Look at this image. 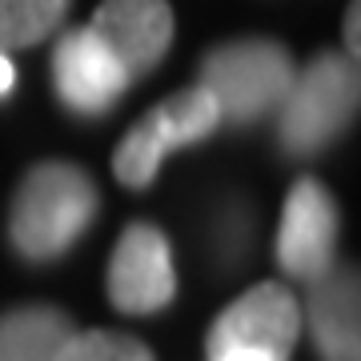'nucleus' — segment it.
I'll list each match as a JSON object with an SVG mask.
<instances>
[{
    "instance_id": "f257e3e1",
    "label": "nucleus",
    "mask_w": 361,
    "mask_h": 361,
    "mask_svg": "<svg viewBox=\"0 0 361 361\" xmlns=\"http://www.w3.org/2000/svg\"><path fill=\"white\" fill-rule=\"evenodd\" d=\"M97 217V185L80 165L40 161L28 169L8 213V237L25 261H56Z\"/></svg>"
},
{
    "instance_id": "f03ea898",
    "label": "nucleus",
    "mask_w": 361,
    "mask_h": 361,
    "mask_svg": "<svg viewBox=\"0 0 361 361\" xmlns=\"http://www.w3.org/2000/svg\"><path fill=\"white\" fill-rule=\"evenodd\" d=\"M357 116V65L341 52H322L293 73L277 104V141L289 157H313L334 145Z\"/></svg>"
},
{
    "instance_id": "7ed1b4c3",
    "label": "nucleus",
    "mask_w": 361,
    "mask_h": 361,
    "mask_svg": "<svg viewBox=\"0 0 361 361\" xmlns=\"http://www.w3.org/2000/svg\"><path fill=\"white\" fill-rule=\"evenodd\" d=\"M197 85L217 101L221 121L253 125L285 101L293 85V56L277 40H229L201 61Z\"/></svg>"
},
{
    "instance_id": "20e7f679",
    "label": "nucleus",
    "mask_w": 361,
    "mask_h": 361,
    "mask_svg": "<svg viewBox=\"0 0 361 361\" xmlns=\"http://www.w3.org/2000/svg\"><path fill=\"white\" fill-rule=\"evenodd\" d=\"M217 125H221V109L201 85L165 97L157 109H149L133 125L125 141L116 145L113 153L116 180L129 185V189H149L157 173H161V161L173 149L205 141L209 133H217Z\"/></svg>"
},
{
    "instance_id": "39448f33",
    "label": "nucleus",
    "mask_w": 361,
    "mask_h": 361,
    "mask_svg": "<svg viewBox=\"0 0 361 361\" xmlns=\"http://www.w3.org/2000/svg\"><path fill=\"white\" fill-rule=\"evenodd\" d=\"M301 337V305L297 297L277 281H261L241 293L217 322L209 325V361L229 349H261L269 357L285 361Z\"/></svg>"
},
{
    "instance_id": "423d86ee",
    "label": "nucleus",
    "mask_w": 361,
    "mask_h": 361,
    "mask_svg": "<svg viewBox=\"0 0 361 361\" xmlns=\"http://www.w3.org/2000/svg\"><path fill=\"white\" fill-rule=\"evenodd\" d=\"M177 293V269L165 233L149 221H133L109 257V301L121 313L149 317L161 313Z\"/></svg>"
},
{
    "instance_id": "0eeeda50",
    "label": "nucleus",
    "mask_w": 361,
    "mask_h": 361,
    "mask_svg": "<svg viewBox=\"0 0 361 361\" xmlns=\"http://www.w3.org/2000/svg\"><path fill=\"white\" fill-rule=\"evenodd\" d=\"M337 201L322 180L301 177L285 197L281 229H277V261L297 281H317L337 265Z\"/></svg>"
},
{
    "instance_id": "6e6552de",
    "label": "nucleus",
    "mask_w": 361,
    "mask_h": 361,
    "mask_svg": "<svg viewBox=\"0 0 361 361\" xmlns=\"http://www.w3.org/2000/svg\"><path fill=\"white\" fill-rule=\"evenodd\" d=\"M52 89L80 116L109 113L129 89V73L89 25L68 28L52 52Z\"/></svg>"
},
{
    "instance_id": "1a4fd4ad",
    "label": "nucleus",
    "mask_w": 361,
    "mask_h": 361,
    "mask_svg": "<svg viewBox=\"0 0 361 361\" xmlns=\"http://www.w3.org/2000/svg\"><path fill=\"white\" fill-rule=\"evenodd\" d=\"M89 28L113 49L129 80H137L153 73L173 44V8L169 0H101Z\"/></svg>"
},
{
    "instance_id": "9d476101",
    "label": "nucleus",
    "mask_w": 361,
    "mask_h": 361,
    "mask_svg": "<svg viewBox=\"0 0 361 361\" xmlns=\"http://www.w3.org/2000/svg\"><path fill=\"white\" fill-rule=\"evenodd\" d=\"M361 293H357V269L334 265L310 281V305L301 322H310L313 345L322 361H361Z\"/></svg>"
},
{
    "instance_id": "9b49d317",
    "label": "nucleus",
    "mask_w": 361,
    "mask_h": 361,
    "mask_svg": "<svg viewBox=\"0 0 361 361\" xmlns=\"http://www.w3.org/2000/svg\"><path fill=\"white\" fill-rule=\"evenodd\" d=\"M77 325L56 305H20L0 317V361H56Z\"/></svg>"
},
{
    "instance_id": "f8f14e48",
    "label": "nucleus",
    "mask_w": 361,
    "mask_h": 361,
    "mask_svg": "<svg viewBox=\"0 0 361 361\" xmlns=\"http://www.w3.org/2000/svg\"><path fill=\"white\" fill-rule=\"evenodd\" d=\"M73 0H0V52L32 49L65 25Z\"/></svg>"
},
{
    "instance_id": "ddd939ff",
    "label": "nucleus",
    "mask_w": 361,
    "mask_h": 361,
    "mask_svg": "<svg viewBox=\"0 0 361 361\" xmlns=\"http://www.w3.org/2000/svg\"><path fill=\"white\" fill-rule=\"evenodd\" d=\"M56 361H157L141 337L116 329H73Z\"/></svg>"
},
{
    "instance_id": "4468645a",
    "label": "nucleus",
    "mask_w": 361,
    "mask_h": 361,
    "mask_svg": "<svg viewBox=\"0 0 361 361\" xmlns=\"http://www.w3.org/2000/svg\"><path fill=\"white\" fill-rule=\"evenodd\" d=\"M361 4L353 0L349 4V16H345V56L357 65V52H361V40H357V20H361V13H357Z\"/></svg>"
},
{
    "instance_id": "2eb2a0df",
    "label": "nucleus",
    "mask_w": 361,
    "mask_h": 361,
    "mask_svg": "<svg viewBox=\"0 0 361 361\" xmlns=\"http://www.w3.org/2000/svg\"><path fill=\"white\" fill-rule=\"evenodd\" d=\"M213 361H277V357L261 353V349H229V353H221V357H213Z\"/></svg>"
},
{
    "instance_id": "dca6fc26",
    "label": "nucleus",
    "mask_w": 361,
    "mask_h": 361,
    "mask_svg": "<svg viewBox=\"0 0 361 361\" xmlns=\"http://www.w3.org/2000/svg\"><path fill=\"white\" fill-rule=\"evenodd\" d=\"M16 85V73H13V61H8V52H0V97Z\"/></svg>"
}]
</instances>
